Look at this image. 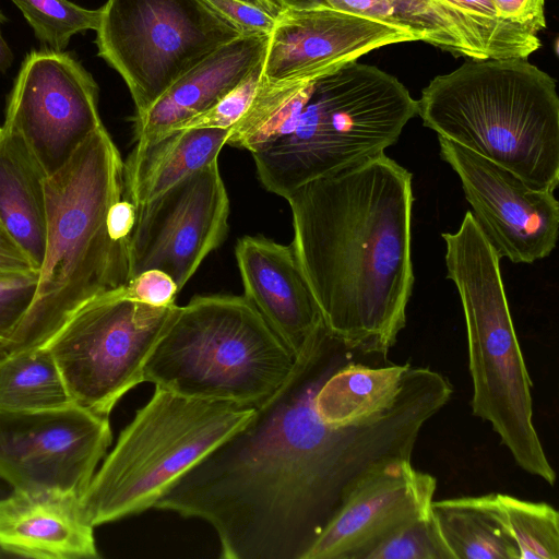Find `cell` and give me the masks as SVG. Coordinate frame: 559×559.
Returning <instances> with one entry per match:
<instances>
[{
	"label": "cell",
	"instance_id": "obj_1",
	"mask_svg": "<svg viewBox=\"0 0 559 559\" xmlns=\"http://www.w3.org/2000/svg\"><path fill=\"white\" fill-rule=\"evenodd\" d=\"M365 355L322 322L285 383L179 477L154 509L206 522L221 558L304 559L364 475L412 459L423 427L453 393L440 372L409 366L390 407L359 424H326L314 406L318 389Z\"/></svg>",
	"mask_w": 559,
	"mask_h": 559
},
{
	"label": "cell",
	"instance_id": "obj_2",
	"mask_svg": "<svg viewBox=\"0 0 559 559\" xmlns=\"http://www.w3.org/2000/svg\"><path fill=\"white\" fill-rule=\"evenodd\" d=\"M412 174L384 153L295 190L290 243L326 330L386 356L414 286Z\"/></svg>",
	"mask_w": 559,
	"mask_h": 559
},
{
	"label": "cell",
	"instance_id": "obj_3",
	"mask_svg": "<svg viewBox=\"0 0 559 559\" xmlns=\"http://www.w3.org/2000/svg\"><path fill=\"white\" fill-rule=\"evenodd\" d=\"M123 188V160L104 126L46 178V245L35 298L0 355L44 346L82 306L128 285V243L108 228Z\"/></svg>",
	"mask_w": 559,
	"mask_h": 559
},
{
	"label": "cell",
	"instance_id": "obj_4",
	"mask_svg": "<svg viewBox=\"0 0 559 559\" xmlns=\"http://www.w3.org/2000/svg\"><path fill=\"white\" fill-rule=\"evenodd\" d=\"M417 115L438 136L500 165L533 189L559 183L556 81L527 58L472 59L435 76Z\"/></svg>",
	"mask_w": 559,
	"mask_h": 559
},
{
	"label": "cell",
	"instance_id": "obj_5",
	"mask_svg": "<svg viewBox=\"0 0 559 559\" xmlns=\"http://www.w3.org/2000/svg\"><path fill=\"white\" fill-rule=\"evenodd\" d=\"M447 277L459 292L467 334L473 414L489 423L514 462L549 485L556 472L533 423L532 381L500 272V258L471 211L443 233Z\"/></svg>",
	"mask_w": 559,
	"mask_h": 559
},
{
	"label": "cell",
	"instance_id": "obj_6",
	"mask_svg": "<svg viewBox=\"0 0 559 559\" xmlns=\"http://www.w3.org/2000/svg\"><path fill=\"white\" fill-rule=\"evenodd\" d=\"M295 362L245 296H195L175 308L143 378L186 396L257 407L285 383Z\"/></svg>",
	"mask_w": 559,
	"mask_h": 559
},
{
	"label": "cell",
	"instance_id": "obj_7",
	"mask_svg": "<svg viewBox=\"0 0 559 559\" xmlns=\"http://www.w3.org/2000/svg\"><path fill=\"white\" fill-rule=\"evenodd\" d=\"M417 116V100L392 74L354 60L317 80L295 127L252 153L270 192L287 199L317 178L383 154Z\"/></svg>",
	"mask_w": 559,
	"mask_h": 559
},
{
	"label": "cell",
	"instance_id": "obj_8",
	"mask_svg": "<svg viewBox=\"0 0 559 559\" xmlns=\"http://www.w3.org/2000/svg\"><path fill=\"white\" fill-rule=\"evenodd\" d=\"M255 407L155 386L80 498L93 526L154 508L159 497L253 416Z\"/></svg>",
	"mask_w": 559,
	"mask_h": 559
},
{
	"label": "cell",
	"instance_id": "obj_9",
	"mask_svg": "<svg viewBox=\"0 0 559 559\" xmlns=\"http://www.w3.org/2000/svg\"><path fill=\"white\" fill-rule=\"evenodd\" d=\"M98 55L126 82L136 115L179 78L242 33L205 0H107Z\"/></svg>",
	"mask_w": 559,
	"mask_h": 559
},
{
	"label": "cell",
	"instance_id": "obj_10",
	"mask_svg": "<svg viewBox=\"0 0 559 559\" xmlns=\"http://www.w3.org/2000/svg\"><path fill=\"white\" fill-rule=\"evenodd\" d=\"M176 307L136 301L124 287L78 309L44 345L72 403L109 417L120 399L144 382L146 359Z\"/></svg>",
	"mask_w": 559,
	"mask_h": 559
},
{
	"label": "cell",
	"instance_id": "obj_11",
	"mask_svg": "<svg viewBox=\"0 0 559 559\" xmlns=\"http://www.w3.org/2000/svg\"><path fill=\"white\" fill-rule=\"evenodd\" d=\"M108 418L75 404L0 412V476L17 491L81 498L111 443Z\"/></svg>",
	"mask_w": 559,
	"mask_h": 559
},
{
	"label": "cell",
	"instance_id": "obj_12",
	"mask_svg": "<svg viewBox=\"0 0 559 559\" xmlns=\"http://www.w3.org/2000/svg\"><path fill=\"white\" fill-rule=\"evenodd\" d=\"M97 84L69 53L31 52L16 78L3 127L17 134L46 177L103 127Z\"/></svg>",
	"mask_w": 559,
	"mask_h": 559
},
{
	"label": "cell",
	"instance_id": "obj_13",
	"mask_svg": "<svg viewBox=\"0 0 559 559\" xmlns=\"http://www.w3.org/2000/svg\"><path fill=\"white\" fill-rule=\"evenodd\" d=\"M229 207L217 160L138 205L128 242L130 280L157 269L181 290L203 260L224 242Z\"/></svg>",
	"mask_w": 559,
	"mask_h": 559
},
{
	"label": "cell",
	"instance_id": "obj_14",
	"mask_svg": "<svg viewBox=\"0 0 559 559\" xmlns=\"http://www.w3.org/2000/svg\"><path fill=\"white\" fill-rule=\"evenodd\" d=\"M440 156L459 176L472 214L501 258L533 263L547 258L559 234L554 191L528 187L500 165L438 136Z\"/></svg>",
	"mask_w": 559,
	"mask_h": 559
},
{
	"label": "cell",
	"instance_id": "obj_15",
	"mask_svg": "<svg viewBox=\"0 0 559 559\" xmlns=\"http://www.w3.org/2000/svg\"><path fill=\"white\" fill-rule=\"evenodd\" d=\"M437 479L411 460L381 465L355 485L304 559H364L381 540L428 514Z\"/></svg>",
	"mask_w": 559,
	"mask_h": 559
},
{
	"label": "cell",
	"instance_id": "obj_16",
	"mask_svg": "<svg viewBox=\"0 0 559 559\" xmlns=\"http://www.w3.org/2000/svg\"><path fill=\"white\" fill-rule=\"evenodd\" d=\"M420 38L386 22L328 5L276 14L262 76L278 80L300 71L330 74L383 46Z\"/></svg>",
	"mask_w": 559,
	"mask_h": 559
},
{
	"label": "cell",
	"instance_id": "obj_17",
	"mask_svg": "<svg viewBox=\"0 0 559 559\" xmlns=\"http://www.w3.org/2000/svg\"><path fill=\"white\" fill-rule=\"evenodd\" d=\"M245 297L297 356L322 318L292 245L245 236L235 248Z\"/></svg>",
	"mask_w": 559,
	"mask_h": 559
},
{
	"label": "cell",
	"instance_id": "obj_18",
	"mask_svg": "<svg viewBox=\"0 0 559 559\" xmlns=\"http://www.w3.org/2000/svg\"><path fill=\"white\" fill-rule=\"evenodd\" d=\"M80 498L14 490L0 499V548L37 559H94L99 554Z\"/></svg>",
	"mask_w": 559,
	"mask_h": 559
},
{
	"label": "cell",
	"instance_id": "obj_19",
	"mask_svg": "<svg viewBox=\"0 0 559 559\" xmlns=\"http://www.w3.org/2000/svg\"><path fill=\"white\" fill-rule=\"evenodd\" d=\"M269 38L242 34L185 73L147 110L134 117L135 144L157 140L211 108L264 59Z\"/></svg>",
	"mask_w": 559,
	"mask_h": 559
},
{
	"label": "cell",
	"instance_id": "obj_20",
	"mask_svg": "<svg viewBox=\"0 0 559 559\" xmlns=\"http://www.w3.org/2000/svg\"><path fill=\"white\" fill-rule=\"evenodd\" d=\"M228 129L194 128L170 131L134 144L123 163V197L135 206L159 197L173 186L217 160Z\"/></svg>",
	"mask_w": 559,
	"mask_h": 559
},
{
	"label": "cell",
	"instance_id": "obj_21",
	"mask_svg": "<svg viewBox=\"0 0 559 559\" xmlns=\"http://www.w3.org/2000/svg\"><path fill=\"white\" fill-rule=\"evenodd\" d=\"M46 178L23 140L2 126L0 221L38 271L46 245Z\"/></svg>",
	"mask_w": 559,
	"mask_h": 559
},
{
	"label": "cell",
	"instance_id": "obj_22",
	"mask_svg": "<svg viewBox=\"0 0 559 559\" xmlns=\"http://www.w3.org/2000/svg\"><path fill=\"white\" fill-rule=\"evenodd\" d=\"M378 356L382 355L355 358L322 382L314 396V406L323 421L338 427L355 425L393 404L409 365L367 364Z\"/></svg>",
	"mask_w": 559,
	"mask_h": 559
},
{
	"label": "cell",
	"instance_id": "obj_23",
	"mask_svg": "<svg viewBox=\"0 0 559 559\" xmlns=\"http://www.w3.org/2000/svg\"><path fill=\"white\" fill-rule=\"evenodd\" d=\"M431 512L454 559H520L497 492L433 500Z\"/></svg>",
	"mask_w": 559,
	"mask_h": 559
},
{
	"label": "cell",
	"instance_id": "obj_24",
	"mask_svg": "<svg viewBox=\"0 0 559 559\" xmlns=\"http://www.w3.org/2000/svg\"><path fill=\"white\" fill-rule=\"evenodd\" d=\"M328 75L308 70L278 80L261 76L254 97L229 129L226 144L251 154L289 133L310 99L318 79Z\"/></svg>",
	"mask_w": 559,
	"mask_h": 559
},
{
	"label": "cell",
	"instance_id": "obj_25",
	"mask_svg": "<svg viewBox=\"0 0 559 559\" xmlns=\"http://www.w3.org/2000/svg\"><path fill=\"white\" fill-rule=\"evenodd\" d=\"M73 404L45 346L0 355V412H38Z\"/></svg>",
	"mask_w": 559,
	"mask_h": 559
},
{
	"label": "cell",
	"instance_id": "obj_26",
	"mask_svg": "<svg viewBox=\"0 0 559 559\" xmlns=\"http://www.w3.org/2000/svg\"><path fill=\"white\" fill-rule=\"evenodd\" d=\"M497 500L520 559L559 558V513L552 506L498 492Z\"/></svg>",
	"mask_w": 559,
	"mask_h": 559
},
{
	"label": "cell",
	"instance_id": "obj_27",
	"mask_svg": "<svg viewBox=\"0 0 559 559\" xmlns=\"http://www.w3.org/2000/svg\"><path fill=\"white\" fill-rule=\"evenodd\" d=\"M469 20L481 35L488 59L527 58L538 50V32L500 20L490 0H436Z\"/></svg>",
	"mask_w": 559,
	"mask_h": 559
},
{
	"label": "cell",
	"instance_id": "obj_28",
	"mask_svg": "<svg viewBox=\"0 0 559 559\" xmlns=\"http://www.w3.org/2000/svg\"><path fill=\"white\" fill-rule=\"evenodd\" d=\"M33 27L36 37L55 51H62L70 38L97 29L103 9L88 10L69 0H12Z\"/></svg>",
	"mask_w": 559,
	"mask_h": 559
},
{
	"label": "cell",
	"instance_id": "obj_29",
	"mask_svg": "<svg viewBox=\"0 0 559 559\" xmlns=\"http://www.w3.org/2000/svg\"><path fill=\"white\" fill-rule=\"evenodd\" d=\"M364 559H454L430 511L404 524Z\"/></svg>",
	"mask_w": 559,
	"mask_h": 559
},
{
	"label": "cell",
	"instance_id": "obj_30",
	"mask_svg": "<svg viewBox=\"0 0 559 559\" xmlns=\"http://www.w3.org/2000/svg\"><path fill=\"white\" fill-rule=\"evenodd\" d=\"M263 62L264 59L255 64L237 86L223 96L211 108L182 121L170 131L194 128H219L229 130L241 118L251 104L262 76Z\"/></svg>",
	"mask_w": 559,
	"mask_h": 559
},
{
	"label": "cell",
	"instance_id": "obj_31",
	"mask_svg": "<svg viewBox=\"0 0 559 559\" xmlns=\"http://www.w3.org/2000/svg\"><path fill=\"white\" fill-rule=\"evenodd\" d=\"M38 272L0 276V345L8 342L35 298Z\"/></svg>",
	"mask_w": 559,
	"mask_h": 559
},
{
	"label": "cell",
	"instance_id": "obj_32",
	"mask_svg": "<svg viewBox=\"0 0 559 559\" xmlns=\"http://www.w3.org/2000/svg\"><path fill=\"white\" fill-rule=\"evenodd\" d=\"M242 34L271 35L276 15L254 0H205Z\"/></svg>",
	"mask_w": 559,
	"mask_h": 559
},
{
	"label": "cell",
	"instance_id": "obj_33",
	"mask_svg": "<svg viewBox=\"0 0 559 559\" xmlns=\"http://www.w3.org/2000/svg\"><path fill=\"white\" fill-rule=\"evenodd\" d=\"M321 2L336 10L386 22L416 34L421 41L427 44L429 41L426 32L419 29L404 11L391 0H321Z\"/></svg>",
	"mask_w": 559,
	"mask_h": 559
},
{
	"label": "cell",
	"instance_id": "obj_34",
	"mask_svg": "<svg viewBox=\"0 0 559 559\" xmlns=\"http://www.w3.org/2000/svg\"><path fill=\"white\" fill-rule=\"evenodd\" d=\"M126 292L136 301L154 307H166L175 305L180 290L167 273L151 269L131 278L126 286Z\"/></svg>",
	"mask_w": 559,
	"mask_h": 559
},
{
	"label": "cell",
	"instance_id": "obj_35",
	"mask_svg": "<svg viewBox=\"0 0 559 559\" xmlns=\"http://www.w3.org/2000/svg\"><path fill=\"white\" fill-rule=\"evenodd\" d=\"M496 15L503 21L525 25L537 32L546 28L545 0H490Z\"/></svg>",
	"mask_w": 559,
	"mask_h": 559
},
{
	"label": "cell",
	"instance_id": "obj_36",
	"mask_svg": "<svg viewBox=\"0 0 559 559\" xmlns=\"http://www.w3.org/2000/svg\"><path fill=\"white\" fill-rule=\"evenodd\" d=\"M39 272L0 221V276Z\"/></svg>",
	"mask_w": 559,
	"mask_h": 559
},
{
	"label": "cell",
	"instance_id": "obj_37",
	"mask_svg": "<svg viewBox=\"0 0 559 559\" xmlns=\"http://www.w3.org/2000/svg\"><path fill=\"white\" fill-rule=\"evenodd\" d=\"M136 218V206L122 197L115 202L108 214V228L117 241L129 242Z\"/></svg>",
	"mask_w": 559,
	"mask_h": 559
},
{
	"label": "cell",
	"instance_id": "obj_38",
	"mask_svg": "<svg viewBox=\"0 0 559 559\" xmlns=\"http://www.w3.org/2000/svg\"><path fill=\"white\" fill-rule=\"evenodd\" d=\"M7 21V17L0 11V26L3 22ZM13 56L11 49L2 37L0 29V71L4 72L12 63Z\"/></svg>",
	"mask_w": 559,
	"mask_h": 559
},
{
	"label": "cell",
	"instance_id": "obj_39",
	"mask_svg": "<svg viewBox=\"0 0 559 559\" xmlns=\"http://www.w3.org/2000/svg\"><path fill=\"white\" fill-rule=\"evenodd\" d=\"M0 133H1V127H0Z\"/></svg>",
	"mask_w": 559,
	"mask_h": 559
}]
</instances>
